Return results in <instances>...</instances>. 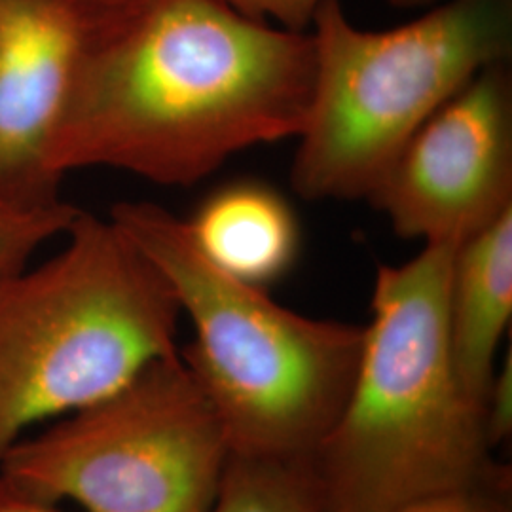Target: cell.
<instances>
[{
	"label": "cell",
	"mask_w": 512,
	"mask_h": 512,
	"mask_svg": "<svg viewBox=\"0 0 512 512\" xmlns=\"http://www.w3.org/2000/svg\"><path fill=\"white\" fill-rule=\"evenodd\" d=\"M315 88L311 33L226 0H131L95 40L50 147V171L110 167L192 186L245 148L298 137Z\"/></svg>",
	"instance_id": "obj_1"
},
{
	"label": "cell",
	"mask_w": 512,
	"mask_h": 512,
	"mask_svg": "<svg viewBox=\"0 0 512 512\" xmlns=\"http://www.w3.org/2000/svg\"><path fill=\"white\" fill-rule=\"evenodd\" d=\"M459 243L380 266L348 399L308 461L323 512H391L420 497L509 486L482 406L459 378L448 296Z\"/></svg>",
	"instance_id": "obj_2"
},
{
	"label": "cell",
	"mask_w": 512,
	"mask_h": 512,
	"mask_svg": "<svg viewBox=\"0 0 512 512\" xmlns=\"http://www.w3.org/2000/svg\"><path fill=\"white\" fill-rule=\"evenodd\" d=\"M110 220L160 268L192 327L179 349L232 454L308 463L348 399L363 327L313 319L209 262L186 220L120 202Z\"/></svg>",
	"instance_id": "obj_3"
},
{
	"label": "cell",
	"mask_w": 512,
	"mask_h": 512,
	"mask_svg": "<svg viewBox=\"0 0 512 512\" xmlns=\"http://www.w3.org/2000/svg\"><path fill=\"white\" fill-rule=\"evenodd\" d=\"M65 236L61 253L0 283V463L33 427L181 349L169 281L112 220L82 211Z\"/></svg>",
	"instance_id": "obj_4"
},
{
	"label": "cell",
	"mask_w": 512,
	"mask_h": 512,
	"mask_svg": "<svg viewBox=\"0 0 512 512\" xmlns=\"http://www.w3.org/2000/svg\"><path fill=\"white\" fill-rule=\"evenodd\" d=\"M310 33L315 88L291 184L304 200H368L450 97L509 61L512 0H446L389 31H363L323 0Z\"/></svg>",
	"instance_id": "obj_5"
},
{
	"label": "cell",
	"mask_w": 512,
	"mask_h": 512,
	"mask_svg": "<svg viewBox=\"0 0 512 512\" xmlns=\"http://www.w3.org/2000/svg\"><path fill=\"white\" fill-rule=\"evenodd\" d=\"M232 450L181 353L25 435L0 463L19 492L84 512H205Z\"/></svg>",
	"instance_id": "obj_6"
},
{
	"label": "cell",
	"mask_w": 512,
	"mask_h": 512,
	"mask_svg": "<svg viewBox=\"0 0 512 512\" xmlns=\"http://www.w3.org/2000/svg\"><path fill=\"white\" fill-rule=\"evenodd\" d=\"M404 239L461 243L512 207V76L486 67L410 139L368 196Z\"/></svg>",
	"instance_id": "obj_7"
},
{
	"label": "cell",
	"mask_w": 512,
	"mask_h": 512,
	"mask_svg": "<svg viewBox=\"0 0 512 512\" xmlns=\"http://www.w3.org/2000/svg\"><path fill=\"white\" fill-rule=\"evenodd\" d=\"M131 0H0V196L63 200L50 147L74 78Z\"/></svg>",
	"instance_id": "obj_8"
},
{
	"label": "cell",
	"mask_w": 512,
	"mask_h": 512,
	"mask_svg": "<svg viewBox=\"0 0 512 512\" xmlns=\"http://www.w3.org/2000/svg\"><path fill=\"white\" fill-rule=\"evenodd\" d=\"M512 317V207L459 243L448 319L459 378L480 406Z\"/></svg>",
	"instance_id": "obj_9"
},
{
	"label": "cell",
	"mask_w": 512,
	"mask_h": 512,
	"mask_svg": "<svg viewBox=\"0 0 512 512\" xmlns=\"http://www.w3.org/2000/svg\"><path fill=\"white\" fill-rule=\"evenodd\" d=\"M186 224L209 262L262 289L293 268L300 249L291 205L266 184H228L211 194Z\"/></svg>",
	"instance_id": "obj_10"
},
{
	"label": "cell",
	"mask_w": 512,
	"mask_h": 512,
	"mask_svg": "<svg viewBox=\"0 0 512 512\" xmlns=\"http://www.w3.org/2000/svg\"><path fill=\"white\" fill-rule=\"evenodd\" d=\"M205 512H323L308 463L232 454Z\"/></svg>",
	"instance_id": "obj_11"
},
{
	"label": "cell",
	"mask_w": 512,
	"mask_h": 512,
	"mask_svg": "<svg viewBox=\"0 0 512 512\" xmlns=\"http://www.w3.org/2000/svg\"><path fill=\"white\" fill-rule=\"evenodd\" d=\"M80 213L65 200L27 205L0 196V283L25 270L50 239L65 236Z\"/></svg>",
	"instance_id": "obj_12"
},
{
	"label": "cell",
	"mask_w": 512,
	"mask_h": 512,
	"mask_svg": "<svg viewBox=\"0 0 512 512\" xmlns=\"http://www.w3.org/2000/svg\"><path fill=\"white\" fill-rule=\"evenodd\" d=\"M507 486H478L420 497L391 512H511Z\"/></svg>",
	"instance_id": "obj_13"
},
{
	"label": "cell",
	"mask_w": 512,
	"mask_h": 512,
	"mask_svg": "<svg viewBox=\"0 0 512 512\" xmlns=\"http://www.w3.org/2000/svg\"><path fill=\"white\" fill-rule=\"evenodd\" d=\"M236 12L281 29L304 33L323 0H226Z\"/></svg>",
	"instance_id": "obj_14"
},
{
	"label": "cell",
	"mask_w": 512,
	"mask_h": 512,
	"mask_svg": "<svg viewBox=\"0 0 512 512\" xmlns=\"http://www.w3.org/2000/svg\"><path fill=\"white\" fill-rule=\"evenodd\" d=\"M482 418L490 446L495 448L511 437L512 431V359L507 355L501 370L495 368L494 378L482 401Z\"/></svg>",
	"instance_id": "obj_15"
},
{
	"label": "cell",
	"mask_w": 512,
	"mask_h": 512,
	"mask_svg": "<svg viewBox=\"0 0 512 512\" xmlns=\"http://www.w3.org/2000/svg\"><path fill=\"white\" fill-rule=\"evenodd\" d=\"M0 512H63L59 505L23 494L0 476Z\"/></svg>",
	"instance_id": "obj_16"
},
{
	"label": "cell",
	"mask_w": 512,
	"mask_h": 512,
	"mask_svg": "<svg viewBox=\"0 0 512 512\" xmlns=\"http://www.w3.org/2000/svg\"><path fill=\"white\" fill-rule=\"evenodd\" d=\"M393 8H401V10H412V8H433L437 4H442L446 0H387Z\"/></svg>",
	"instance_id": "obj_17"
}]
</instances>
